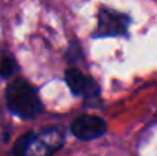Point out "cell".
<instances>
[{"mask_svg": "<svg viewBox=\"0 0 157 156\" xmlns=\"http://www.w3.org/2000/svg\"><path fill=\"white\" fill-rule=\"evenodd\" d=\"M8 109L21 119H32L43 112V103L35 87L25 78H14L5 89Z\"/></svg>", "mask_w": 157, "mask_h": 156, "instance_id": "1", "label": "cell"}, {"mask_svg": "<svg viewBox=\"0 0 157 156\" xmlns=\"http://www.w3.org/2000/svg\"><path fill=\"white\" fill-rule=\"evenodd\" d=\"M66 141V132L61 127H49L38 133H26L25 156H53Z\"/></svg>", "mask_w": 157, "mask_h": 156, "instance_id": "2", "label": "cell"}, {"mask_svg": "<svg viewBox=\"0 0 157 156\" xmlns=\"http://www.w3.org/2000/svg\"><path fill=\"white\" fill-rule=\"evenodd\" d=\"M130 15L111 9L108 6H101L98 11V26L93 37H122L128 34Z\"/></svg>", "mask_w": 157, "mask_h": 156, "instance_id": "3", "label": "cell"}, {"mask_svg": "<svg viewBox=\"0 0 157 156\" xmlns=\"http://www.w3.org/2000/svg\"><path fill=\"white\" fill-rule=\"evenodd\" d=\"M64 80L70 92L76 97H82L84 100H96L101 95L99 84L90 75L82 74L76 67H69L64 72Z\"/></svg>", "mask_w": 157, "mask_h": 156, "instance_id": "4", "label": "cell"}, {"mask_svg": "<svg viewBox=\"0 0 157 156\" xmlns=\"http://www.w3.org/2000/svg\"><path fill=\"white\" fill-rule=\"evenodd\" d=\"M72 135H75L81 141H92L102 136L107 132V122L101 116L96 115H81L70 126Z\"/></svg>", "mask_w": 157, "mask_h": 156, "instance_id": "5", "label": "cell"}, {"mask_svg": "<svg viewBox=\"0 0 157 156\" xmlns=\"http://www.w3.org/2000/svg\"><path fill=\"white\" fill-rule=\"evenodd\" d=\"M18 70V64L15 58L6 52L0 55V77L2 78H11Z\"/></svg>", "mask_w": 157, "mask_h": 156, "instance_id": "6", "label": "cell"}, {"mask_svg": "<svg viewBox=\"0 0 157 156\" xmlns=\"http://www.w3.org/2000/svg\"><path fill=\"white\" fill-rule=\"evenodd\" d=\"M25 147H26V133L17 139V142H15L12 152L9 153V156H25Z\"/></svg>", "mask_w": 157, "mask_h": 156, "instance_id": "7", "label": "cell"}]
</instances>
